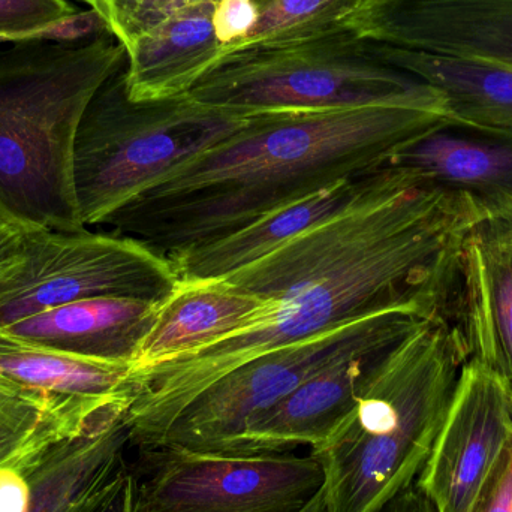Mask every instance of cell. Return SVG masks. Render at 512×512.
<instances>
[{"label": "cell", "mask_w": 512, "mask_h": 512, "mask_svg": "<svg viewBox=\"0 0 512 512\" xmlns=\"http://www.w3.org/2000/svg\"><path fill=\"white\" fill-rule=\"evenodd\" d=\"M486 218L462 192L382 167L357 203L225 276L271 301L264 318L191 354L134 367L129 447H152L189 400L265 352L388 310L453 315L463 243Z\"/></svg>", "instance_id": "1"}, {"label": "cell", "mask_w": 512, "mask_h": 512, "mask_svg": "<svg viewBox=\"0 0 512 512\" xmlns=\"http://www.w3.org/2000/svg\"><path fill=\"white\" fill-rule=\"evenodd\" d=\"M447 120L444 111L403 105L254 114L236 134L123 204L98 227L170 261L381 168L397 150Z\"/></svg>", "instance_id": "2"}, {"label": "cell", "mask_w": 512, "mask_h": 512, "mask_svg": "<svg viewBox=\"0 0 512 512\" xmlns=\"http://www.w3.org/2000/svg\"><path fill=\"white\" fill-rule=\"evenodd\" d=\"M466 363L450 313L424 319L385 348L349 417L310 450L324 472L325 512H381L417 483Z\"/></svg>", "instance_id": "3"}, {"label": "cell", "mask_w": 512, "mask_h": 512, "mask_svg": "<svg viewBox=\"0 0 512 512\" xmlns=\"http://www.w3.org/2000/svg\"><path fill=\"white\" fill-rule=\"evenodd\" d=\"M126 65L113 33L0 42V209L30 227L84 230L72 156L87 105Z\"/></svg>", "instance_id": "4"}, {"label": "cell", "mask_w": 512, "mask_h": 512, "mask_svg": "<svg viewBox=\"0 0 512 512\" xmlns=\"http://www.w3.org/2000/svg\"><path fill=\"white\" fill-rule=\"evenodd\" d=\"M126 65L87 105L72 156L84 227H98L132 198L243 128L254 114L212 107L191 95L134 101Z\"/></svg>", "instance_id": "5"}, {"label": "cell", "mask_w": 512, "mask_h": 512, "mask_svg": "<svg viewBox=\"0 0 512 512\" xmlns=\"http://www.w3.org/2000/svg\"><path fill=\"white\" fill-rule=\"evenodd\" d=\"M188 95L248 114L403 105L448 116L439 90L376 59L369 44L348 30L297 44L231 51Z\"/></svg>", "instance_id": "6"}, {"label": "cell", "mask_w": 512, "mask_h": 512, "mask_svg": "<svg viewBox=\"0 0 512 512\" xmlns=\"http://www.w3.org/2000/svg\"><path fill=\"white\" fill-rule=\"evenodd\" d=\"M432 313L396 309L258 355L234 367L189 400L152 447L219 453L255 415L340 358L388 345Z\"/></svg>", "instance_id": "7"}, {"label": "cell", "mask_w": 512, "mask_h": 512, "mask_svg": "<svg viewBox=\"0 0 512 512\" xmlns=\"http://www.w3.org/2000/svg\"><path fill=\"white\" fill-rule=\"evenodd\" d=\"M179 283L173 265L113 233L33 228L18 261L0 277V327L98 297L164 303Z\"/></svg>", "instance_id": "8"}, {"label": "cell", "mask_w": 512, "mask_h": 512, "mask_svg": "<svg viewBox=\"0 0 512 512\" xmlns=\"http://www.w3.org/2000/svg\"><path fill=\"white\" fill-rule=\"evenodd\" d=\"M128 472L134 512H301L324 487L312 454L137 448Z\"/></svg>", "instance_id": "9"}, {"label": "cell", "mask_w": 512, "mask_h": 512, "mask_svg": "<svg viewBox=\"0 0 512 512\" xmlns=\"http://www.w3.org/2000/svg\"><path fill=\"white\" fill-rule=\"evenodd\" d=\"M218 0L113 3L110 32L126 50L125 81L134 101L188 95L224 57L213 12Z\"/></svg>", "instance_id": "10"}, {"label": "cell", "mask_w": 512, "mask_h": 512, "mask_svg": "<svg viewBox=\"0 0 512 512\" xmlns=\"http://www.w3.org/2000/svg\"><path fill=\"white\" fill-rule=\"evenodd\" d=\"M342 27L369 44L512 69V0H358Z\"/></svg>", "instance_id": "11"}, {"label": "cell", "mask_w": 512, "mask_h": 512, "mask_svg": "<svg viewBox=\"0 0 512 512\" xmlns=\"http://www.w3.org/2000/svg\"><path fill=\"white\" fill-rule=\"evenodd\" d=\"M512 432V403L498 379L468 361L417 486L438 512H468Z\"/></svg>", "instance_id": "12"}, {"label": "cell", "mask_w": 512, "mask_h": 512, "mask_svg": "<svg viewBox=\"0 0 512 512\" xmlns=\"http://www.w3.org/2000/svg\"><path fill=\"white\" fill-rule=\"evenodd\" d=\"M453 316L468 361L495 376L512 403V222L486 218L463 243Z\"/></svg>", "instance_id": "13"}, {"label": "cell", "mask_w": 512, "mask_h": 512, "mask_svg": "<svg viewBox=\"0 0 512 512\" xmlns=\"http://www.w3.org/2000/svg\"><path fill=\"white\" fill-rule=\"evenodd\" d=\"M126 408L99 415L83 433L24 465L29 495L20 512H99L125 483Z\"/></svg>", "instance_id": "14"}, {"label": "cell", "mask_w": 512, "mask_h": 512, "mask_svg": "<svg viewBox=\"0 0 512 512\" xmlns=\"http://www.w3.org/2000/svg\"><path fill=\"white\" fill-rule=\"evenodd\" d=\"M393 343L334 361L276 405L252 417L216 454H282L324 444L355 408L370 367Z\"/></svg>", "instance_id": "15"}, {"label": "cell", "mask_w": 512, "mask_h": 512, "mask_svg": "<svg viewBox=\"0 0 512 512\" xmlns=\"http://www.w3.org/2000/svg\"><path fill=\"white\" fill-rule=\"evenodd\" d=\"M382 167L462 192L487 218L512 213V132L447 120L397 150Z\"/></svg>", "instance_id": "16"}, {"label": "cell", "mask_w": 512, "mask_h": 512, "mask_svg": "<svg viewBox=\"0 0 512 512\" xmlns=\"http://www.w3.org/2000/svg\"><path fill=\"white\" fill-rule=\"evenodd\" d=\"M162 303L98 297L54 307L0 327V334L36 348L135 366Z\"/></svg>", "instance_id": "17"}, {"label": "cell", "mask_w": 512, "mask_h": 512, "mask_svg": "<svg viewBox=\"0 0 512 512\" xmlns=\"http://www.w3.org/2000/svg\"><path fill=\"white\" fill-rule=\"evenodd\" d=\"M271 301L240 291L225 277L179 280L159 307L134 367L153 366L233 336L259 321Z\"/></svg>", "instance_id": "18"}, {"label": "cell", "mask_w": 512, "mask_h": 512, "mask_svg": "<svg viewBox=\"0 0 512 512\" xmlns=\"http://www.w3.org/2000/svg\"><path fill=\"white\" fill-rule=\"evenodd\" d=\"M381 171L382 167L358 174L274 210L231 236L170 259L171 265L186 282L228 276L357 203L378 182Z\"/></svg>", "instance_id": "19"}, {"label": "cell", "mask_w": 512, "mask_h": 512, "mask_svg": "<svg viewBox=\"0 0 512 512\" xmlns=\"http://www.w3.org/2000/svg\"><path fill=\"white\" fill-rule=\"evenodd\" d=\"M369 48L376 59L439 90L451 122L512 132V69L388 45Z\"/></svg>", "instance_id": "20"}, {"label": "cell", "mask_w": 512, "mask_h": 512, "mask_svg": "<svg viewBox=\"0 0 512 512\" xmlns=\"http://www.w3.org/2000/svg\"><path fill=\"white\" fill-rule=\"evenodd\" d=\"M116 406L126 408L57 396L0 375V471L21 468L48 448L80 435Z\"/></svg>", "instance_id": "21"}, {"label": "cell", "mask_w": 512, "mask_h": 512, "mask_svg": "<svg viewBox=\"0 0 512 512\" xmlns=\"http://www.w3.org/2000/svg\"><path fill=\"white\" fill-rule=\"evenodd\" d=\"M0 375L30 388L98 405L134 400V366L36 348L0 334Z\"/></svg>", "instance_id": "22"}, {"label": "cell", "mask_w": 512, "mask_h": 512, "mask_svg": "<svg viewBox=\"0 0 512 512\" xmlns=\"http://www.w3.org/2000/svg\"><path fill=\"white\" fill-rule=\"evenodd\" d=\"M256 23L236 50L297 44L345 30L346 15L358 0H252ZM231 53V51H230Z\"/></svg>", "instance_id": "23"}, {"label": "cell", "mask_w": 512, "mask_h": 512, "mask_svg": "<svg viewBox=\"0 0 512 512\" xmlns=\"http://www.w3.org/2000/svg\"><path fill=\"white\" fill-rule=\"evenodd\" d=\"M80 12L69 0H0V38H54V30Z\"/></svg>", "instance_id": "24"}, {"label": "cell", "mask_w": 512, "mask_h": 512, "mask_svg": "<svg viewBox=\"0 0 512 512\" xmlns=\"http://www.w3.org/2000/svg\"><path fill=\"white\" fill-rule=\"evenodd\" d=\"M256 23V9L252 0H218L213 12L216 38L225 54L236 50L246 41Z\"/></svg>", "instance_id": "25"}, {"label": "cell", "mask_w": 512, "mask_h": 512, "mask_svg": "<svg viewBox=\"0 0 512 512\" xmlns=\"http://www.w3.org/2000/svg\"><path fill=\"white\" fill-rule=\"evenodd\" d=\"M468 512H512V432Z\"/></svg>", "instance_id": "26"}, {"label": "cell", "mask_w": 512, "mask_h": 512, "mask_svg": "<svg viewBox=\"0 0 512 512\" xmlns=\"http://www.w3.org/2000/svg\"><path fill=\"white\" fill-rule=\"evenodd\" d=\"M33 228L0 209V277L18 261Z\"/></svg>", "instance_id": "27"}, {"label": "cell", "mask_w": 512, "mask_h": 512, "mask_svg": "<svg viewBox=\"0 0 512 512\" xmlns=\"http://www.w3.org/2000/svg\"><path fill=\"white\" fill-rule=\"evenodd\" d=\"M381 512H438L435 505L424 495L423 490L414 484L394 498Z\"/></svg>", "instance_id": "28"}, {"label": "cell", "mask_w": 512, "mask_h": 512, "mask_svg": "<svg viewBox=\"0 0 512 512\" xmlns=\"http://www.w3.org/2000/svg\"><path fill=\"white\" fill-rule=\"evenodd\" d=\"M99 512H134V501H132L131 478L126 477L125 483L119 490L108 499L107 504Z\"/></svg>", "instance_id": "29"}, {"label": "cell", "mask_w": 512, "mask_h": 512, "mask_svg": "<svg viewBox=\"0 0 512 512\" xmlns=\"http://www.w3.org/2000/svg\"><path fill=\"white\" fill-rule=\"evenodd\" d=\"M86 3L90 9L98 12L105 21H107L108 27H110L111 14H113V6L108 0H81Z\"/></svg>", "instance_id": "30"}, {"label": "cell", "mask_w": 512, "mask_h": 512, "mask_svg": "<svg viewBox=\"0 0 512 512\" xmlns=\"http://www.w3.org/2000/svg\"><path fill=\"white\" fill-rule=\"evenodd\" d=\"M108 2L111 3V6H113V3H117V2H128V0H108Z\"/></svg>", "instance_id": "31"}, {"label": "cell", "mask_w": 512, "mask_h": 512, "mask_svg": "<svg viewBox=\"0 0 512 512\" xmlns=\"http://www.w3.org/2000/svg\"><path fill=\"white\" fill-rule=\"evenodd\" d=\"M507 219H510V221L512 222V213H511V215H510V216H508V218H507Z\"/></svg>", "instance_id": "32"}, {"label": "cell", "mask_w": 512, "mask_h": 512, "mask_svg": "<svg viewBox=\"0 0 512 512\" xmlns=\"http://www.w3.org/2000/svg\"><path fill=\"white\" fill-rule=\"evenodd\" d=\"M0 42H6V39L0 38Z\"/></svg>", "instance_id": "33"}]
</instances>
